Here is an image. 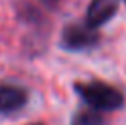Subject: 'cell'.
I'll use <instances>...</instances> for the list:
<instances>
[{"mask_svg":"<svg viewBox=\"0 0 126 125\" xmlns=\"http://www.w3.org/2000/svg\"><path fill=\"white\" fill-rule=\"evenodd\" d=\"M28 90L18 85L0 83V114H13L28 103Z\"/></svg>","mask_w":126,"mask_h":125,"instance_id":"obj_4","label":"cell"},{"mask_svg":"<svg viewBox=\"0 0 126 125\" xmlns=\"http://www.w3.org/2000/svg\"><path fill=\"white\" fill-rule=\"evenodd\" d=\"M28 125H42V123H28Z\"/></svg>","mask_w":126,"mask_h":125,"instance_id":"obj_7","label":"cell"},{"mask_svg":"<svg viewBox=\"0 0 126 125\" xmlns=\"http://www.w3.org/2000/svg\"><path fill=\"white\" fill-rule=\"evenodd\" d=\"M73 90L86 103V107L99 110V112L119 110L124 105L123 92L102 81H79L73 85Z\"/></svg>","mask_w":126,"mask_h":125,"instance_id":"obj_1","label":"cell"},{"mask_svg":"<svg viewBox=\"0 0 126 125\" xmlns=\"http://www.w3.org/2000/svg\"><path fill=\"white\" fill-rule=\"evenodd\" d=\"M69 125H106L104 116L99 110H93L90 107H82L71 116Z\"/></svg>","mask_w":126,"mask_h":125,"instance_id":"obj_5","label":"cell"},{"mask_svg":"<svg viewBox=\"0 0 126 125\" xmlns=\"http://www.w3.org/2000/svg\"><path fill=\"white\" fill-rule=\"evenodd\" d=\"M40 2H42V4H46V6H55L59 0H40Z\"/></svg>","mask_w":126,"mask_h":125,"instance_id":"obj_6","label":"cell"},{"mask_svg":"<svg viewBox=\"0 0 126 125\" xmlns=\"http://www.w3.org/2000/svg\"><path fill=\"white\" fill-rule=\"evenodd\" d=\"M101 35L97 33V29L88 28L84 22H73L68 24L64 28L62 35H60V44L64 50L69 51H79V50H88L99 44Z\"/></svg>","mask_w":126,"mask_h":125,"instance_id":"obj_2","label":"cell"},{"mask_svg":"<svg viewBox=\"0 0 126 125\" xmlns=\"http://www.w3.org/2000/svg\"><path fill=\"white\" fill-rule=\"evenodd\" d=\"M119 9V0H92L86 11L84 24L92 29H97L110 22Z\"/></svg>","mask_w":126,"mask_h":125,"instance_id":"obj_3","label":"cell"}]
</instances>
